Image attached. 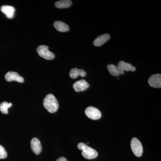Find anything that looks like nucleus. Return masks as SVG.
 Segmentation results:
<instances>
[{
  "label": "nucleus",
  "mask_w": 161,
  "mask_h": 161,
  "mask_svg": "<svg viewBox=\"0 0 161 161\" xmlns=\"http://www.w3.org/2000/svg\"><path fill=\"white\" fill-rule=\"evenodd\" d=\"M43 104L44 108L50 113H53L57 112L59 108L58 100L52 94L47 95L43 100Z\"/></svg>",
  "instance_id": "1"
},
{
  "label": "nucleus",
  "mask_w": 161,
  "mask_h": 161,
  "mask_svg": "<svg viewBox=\"0 0 161 161\" xmlns=\"http://www.w3.org/2000/svg\"><path fill=\"white\" fill-rule=\"evenodd\" d=\"M78 147L79 150H82L81 154L84 158L87 159H93L98 156V152L96 150L84 143L80 142L78 144Z\"/></svg>",
  "instance_id": "2"
},
{
  "label": "nucleus",
  "mask_w": 161,
  "mask_h": 161,
  "mask_svg": "<svg viewBox=\"0 0 161 161\" xmlns=\"http://www.w3.org/2000/svg\"><path fill=\"white\" fill-rule=\"evenodd\" d=\"M36 50L39 56L46 60H51L55 58L54 54L50 51L49 47L46 45H40Z\"/></svg>",
  "instance_id": "3"
},
{
  "label": "nucleus",
  "mask_w": 161,
  "mask_h": 161,
  "mask_svg": "<svg viewBox=\"0 0 161 161\" xmlns=\"http://www.w3.org/2000/svg\"><path fill=\"white\" fill-rule=\"evenodd\" d=\"M131 149L133 153L136 157L142 156L143 153V147L140 141L138 139L134 137L131 142Z\"/></svg>",
  "instance_id": "4"
},
{
  "label": "nucleus",
  "mask_w": 161,
  "mask_h": 161,
  "mask_svg": "<svg viewBox=\"0 0 161 161\" xmlns=\"http://www.w3.org/2000/svg\"><path fill=\"white\" fill-rule=\"evenodd\" d=\"M86 115L88 118L97 120L101 117V112L98 109L93 107H89L85 110Z\"/></svg>",
  "instance_id": "5"
},
{
  "label": "nucleus",
  "mask_w": 161,
  "mask_h": 161,
  "mask_svg": "<svg viewBox=\"0 0 161 161\" xmlns=\"http://www.w3.org/2000/svg\"><path fill=\"white\" fill-rule=\"evenodd\" d=\"M6 81L10 82L12 81H16L20 83L24 82V78L20 76L17 72L9 71L6 73L5 76Z\"/></svg>",
  "instance_id": "6"
},
{
  "label": "nucleus",
  "mask_w": 161,
  "mask_h": 161,
  "mask_svg": "<svg viewBox=\"0 0 161 161\" xmlns=\"http://www.w3.org/2000/svg\"><path fill=\"white\" fill-rule=\"evenodd\" d=\"M148 83L150 86L155 88L161 87V75L160 74H155L150 76L148 80Z\"/></svg>",
  "instance_id": "7"
},
{
  "label": "nucleus",
  "mask_w": 161,
  "mask_h": 161,
  "mask_svg": "<svg viewBox=\"0 0 161 161\" xmlns=\"http://www.w3.org/2000/svg\"><path fill=\"white\" fill-rule=\"evenodd\" d=\"M89 87V84L83 79L76 81L73 85V88L76 92H82L88 88Z\"/></svg>",
  "instance_id": "8"
},
{
  "label": "nucleus",
  "mask_w": 161,
  "mask_h": 161,
  "mask_svg": "<svg viewBox=\"0 0 161 161\" xmlns=\"http://www.w3.org/2000/svg\"><path fill=\"white\" fill-rule=\"evenodd\" d=\"M31 150L35 154H39L42 150V146L40 141L37 138H33L31 142Z\"/></svg>",
  "instance_id": "9"
},
{
  "label": "nucleus",
  "mask_w": 161,
  "mask_h": 161,
  "mask_svg": "<svg viewBox=\"0 0 161 161\" xmlns=\"http://www.w3.org/2000/svg\"><path fill=\"white\" fill-rule=\"evenodd\" d=\"M108 70L112 76H117L123 75L125 71L120 69L118 66L114 65V64H109L107 66Z\"/></svg>",
  "instance_id": "10"
},
{
  "label": "nucleus",
  "mask_w": 161,
  "mask_h": 161,
  "mask_svg": "<svg viewBox=\"0 0 161 161\" xmlns=\"http://www.w3.org/2000/svg\"><path fill=\"white\" fill-rule=\"evenodd\" d=\"M1 10L8 19H12L14 16L15 9L12 6H3L1 7Z\"/></svg>",
  "instance_id": "11"
},
{
  "label": "nucleus",
  "mask_w": 161,
  "mask_h": 161,
  "mask_svg": "<svg viewBox=\"0 0 161 161\" xmlns=\"http://www.w3.org/2000/svg\"><path fill=\"white\" fill-rule=\"evenodd\" d=\"M110 36L108 34L101 35L99 36L94 41V44L96 47H99L103 45L107 41L109 40Z\"/></svg>",
  "instance_id": "12"
},
{
  "label": "nucleus",
  "mask_w": 161,
  "mask_h": 161,
  "mask_svg": "<svg viewBox=\"0 0 161 161\" xmlns=\"http://www.w3.org/2000/svg\"><path fill=\"white\" fill-rule=\"evenodd\" d=\"M54 26L58 31L62 32L68 31L69 30V26L66 23H63L61 21H56L54 23Z\"/></svg>",
  "instance_id": "13"
},
{
  "label": "nucleus",
  "mask_w": 161,
  "mask_h": 161,
  "mask_svg": "<svg viewBox=\"0 0 161 161\" xmlns=\"http://www.w3.org/2000/svg\"><path fill=\"white\" fill-rule=\"evenodd\" d=\"M86 73L83 69H78L77 68H73L71 70L69 73V76L73 79L76 78L78 76L84 77L86 76Z\"/></svg>",
  "instance_id": "14"
},
{
  "label": "nucleus",
  "mask_w": 161,
  "mask_h": 161,
  "mask_svg": "<svg viewBox=\"0 0 161 161\" xmlns=\"http://www.w3.org/2000/svg\"><path fill=\"white\" fill-rule=\"evenodd\" d=\"M118 66L123 71H135L136 70V68L134 66H132V64H130L126 63L124 62V61H119V63L118 64Z\"/></svg>",
  "instance_id": "15"
},
{
  "label": "nucleus",
  "mask_w": 161,
  "mask_h": 161,
  "mask_svg": "<svg viewBox=\"0 0 161 161\" xmlns=\"http://www.w3.org/2000/svg\"><path fill=\"white\" fill-rule=\"evenodd\" d=\"M72 1L70 0H61L55 3V6L59 9L69 8L71 6Z\"/></svg>",
  "instance_id": "16"
},
{
  "label": "nucleus",
  "mask_w": 161,
  "mask_h": 161,
  "mask_svg": "<svg viewBox=\"0 0 161 161\" xmlns=\"http://www.w3.org/2000/svg\"><path fill=\"white\" fill-rule=\"evenodd\" d=\"M12 106V104L7 102H3L0 104V111L4 114L8 113V109Z\"/></svg>",
  "instance_id": "17"
},
{
  "label": "nucleus",
  "mask_w": 161,
  "mask_h": 161,
  "mask_svg": "<svg viewBox=\"0 0 161 161\" xmlns=\"http://www.w3.org/2000/svg\"><path fill=\"white\" fill-rule=\"evenodd\" d=\"M7 157L6 150L3 146L0 145V159L6 158Z\"/></svg>",
  "instance_id": "18"
},
{
  "label": "nucleus",
  "mask_w": 161,
  "mask_h": 161,
  "mask_svg": "<svg viewBox=\"0 0 161 161\" xmlns=\"http://www.w3.org/2000/svg\"><path fill=\"white\" fill-rule=\"evenodd\" d=\"M56 161H68L66 159V158H65L63 157H60V158H58V160H57Z\"/></svg>",
  "instance_id": "19"
}]
</instances>
